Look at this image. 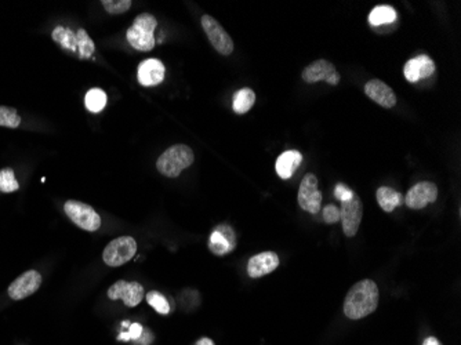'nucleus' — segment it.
Listing matches in <instances>:
<instances>
[{
  "mask_svg": "<svg viewBox=\"0 0 461 345\" xmlns=\"http://www.w3.org/2000/svg\"><path fill=\"white\" fill-rule=\"evenodd\" d=\"M363 91L372 101H375V104H378L385 110L394 108L398 103L394 90L380 79L369 81L363 87Z\"/></svg>",
  "mask_w": 461,
  "mask_h": 345,
  "instance_id": "2eb2a0df",
  "label": "nucleus"
},
{
  "mask_svg": "<svg viewBox=\"0 0 461 345\" xmlns=\"http://www.w3.org/2000/svg\"><path fill=\"white\" fill-rule=\"evenodd\" d=\"M279 267V257L274 252H264L253 256L247 262V274L253 279L262 278Z\"/></svg>",
  "mask_w": 461,
  "mask_h": 345,
  "instance_id": "f3484780",
  "label": "nucleus"
},
{
  "mask_svg": "<svg viewBox=\"0 0 461 345\" xmlns=\"http://www.w3.org/2000/svg\"><path fill=\"white\" fill-rule=\"evenodd\" d=\"M166 75V68L163 62L158 58L144 59L139 66V82L145 87L158 86L163 82Z\"/></svg>",
  "mask_w": 461,
  "mask_h": 345,
  "instance_id": "dca6fc26",
  "label": "nucleus"
},
{
  "mask_svg": "<svg viewBox=\"0 0 461 345\" xmlns=\"http://www.w3.org/2000/svg\"><path fill=\"white\" fill-rule=\"evenodd\" d=\"M108 297L111 300H122L126 307H137L144 298V288L139 282L117 281L108 290Z\"/></svg>",
  "mask_w": 461,
  "mask_h": 345,
  "instance_id": "9b49d317",
  "label": "nucleus"
},
{
  "mask_svg": "<svg viewBox=\"0 0 461 345\" xmlns=\"http://www.w3.org/2000/svg\"><path fill=\"white\" fill-rule=\"evenodd\" d=\"M156 27H158V21L155 16L149 13H143L134 20L132 27L127 29L126 37L133 49L139 52H151L156 45L155 35H153Z\"/></svg>",
  "mask_w": 461,
  "mask_h": 345,
  "instance_id": "7ed1b4c3",
  "label": "nucleus"
},
{
  "mask_svg": "<svg viewBox=\"0 0 461 345\" xmlns=\"http://www.w3.org/2000/svg\"><path fill=\"white\" fill-rule=\"evenodd\" d=\"M197 345H216L214 343H213V340H210V339H201L198 343H197Z\"/></svg>",
  "mask_w": 461,
  "mask_h": 345,
  "instance_id": "473e14b6",
  "label": "nucleus"
},
{
  "mask_svg": "<svg viewBox=\"0 0 461 345\" xmlns=\"http://www.w3.org/2000/svg\"><path fill=\"white\" fill-rule=\"evenodd\" d=\"M397 11L391 6H377L369 14V24L372 27H380L385 24H392L397 21Z\"/></svg>",
  "mask_w": 461,
  "mask_h": 345,
  "instance_id": "4be33fe9",
  "label": "nucleus"
},
{
  "mask_svg": "<svg viewBox=\"0 0 461 345\" xmlns=\"http://www.w3.org/2000/svg\"><path fill=\"white\" fill-rule=\"evenodd\" d=\"M85 104H86V108L90 112H93V114L101 112L107 105V94H105V91L101 90V88L88 90L86 98H85Z\"/></svg>",
  "mask_w": 461,
  "mask_h": 345,
  "instance_id": "5701e85b",
  "label": "nucleus"
},
{
  "mask_svg": "<svg viewBox=\"0 0 461 345\" xmlns=\"http://www.w3.org/2000/svg\"><path fill=\"white\" fill-rule=\"evenodd\" d=\"M20 184L16 180V175L11 169L0 170V192L10 194V192H16Z\"/></svg>",
  "mask_w": 461,
  "mask_h": 345,
  "instance_id": "a878e982",
  "label": "nucleus"
},
{
  "mask_svg": "<svg viewBox=\"0 0 461 345\" xmlns=\"http://www.w3.org/2000/svg\"><path fill=\"white\" fill-rule=\"evenodd\" d=\"M42 285V275L37 271H28L25 274H23L21 276H18L10 286H8V296L18 301V300H24L29 296H32L33 293L37 291V288H40Z\"/></svg>",
  "mask_w": 461,
  "mask_h": 345,
  "instance_id": "ddd939ff",
  "label": "nucleus"
},
{
  "mask_svg": "<svg viewBox=\"0 0 461 345\" xmlns=\"http://www.w3.org/2000/svg\"><path fill=\"white\" fill-rule=\"evenodd\" d=\"M137 252V242L132 236H120L107 245L103 259L108 267H120L134 257Z\"/></svg>",
  "mask_w": 461,
  "mask_h": 345,
  "instance_id": "39448f33",
  "label": "nucleus"
},
{
  "mask_svg": "<svg viewBox=\"0 0 461 345\" xmlns=\"http://www.w3.org/2000/svg\"><path fill=\"white\" fill-rule=\"evenodd\" d=\"M355 192L352 189H349L344 184H337L334 188V197L340 201H346L352 198Z\"/></svg>",
  "mask_w": 461,
  "mask_h": 345,
  "instance_id": "7c9ffc66",
  "label": "nucleus"
},
{
  "mask_svg": "<svg viewBox=\"0 0 461 345\" xmlns=\"http://www.w3.org/2000/svg\"><path fill=\"white\" fill-rule=\"evenodd\" d=\"M363 217V204L361 198L354 194L348 201H342L340 209V221L343 224V230L348 238H352L358 233L361 221Z\"/></svg>",
  "mask_w": 461,
  "mask_h": 345,
  "instance_id": "1a4fd4ad",
  "label": "nucleus"
},
{
  "mask_svg": "<svg viewBox=\"0 0 461 345\" xmlns=\"http://www.w3.org/2000/svg\"><path fill=\"white\" fill-rule=\"evenodd\" d=\"M202 27L209 42L221 56L232 54V52H233L232 37L216 18H213L211 16H207V14L203 16Z\"/></svg>",
  "mask_w": 461,
  "mask_h": 345,
  "instance_id": "6e6552de",
  "label": "nucleus"
},
{
  "mask_svg": "<svg viewBox=\"0 0 461 345\" xmlns=\"http://www.w3.org/2000/svg\"><path fill=\"white\" fill-rule=\"evenodd\" d=\"M301 162H303L301 152L294 151V149L286 151L276 159V163H275L276 174L282 180H288V178H291V175L294 174V172L300 168Z\"/></svg>",
  "mask_w": 461,
  "mask_h": 345,
  "instance_id": "a211bd4d",
  "label": "nucleus"
},
{
  "mask_svg": "<svg viewBox=\"0 0 461 345\" xmlns=\"http://www.w3.org/2000/svg\"><path fill=\"white\" fill-rule=\"evenodd\" d=\"M143 333H144L143 326L139 324V323H133L130 326L129 333H122L119 336V340H124V341H127V340H140V337L143 336Z\"/></svg>",
  "mask_w": 461,
  "mask_h": 345,
  "instance_id": "c756f323",
  "label": "nucleus"
},
{
  "mask_svg": "<svg viewBox=\"0 0 461 345\" xmlns=\"http://www.w3.org/2000/svg\"><path fill=\"white\" fill-rule=\"evenodd\" d=\"M21 124V117L14 108L0 107V126L8 129H17Z\"/></svg>",
  "mask_w": 461,
  "mask_h": 345,
  "instance_id": "bb28decb",
  "label": "nucleus"
},
{
  "mask_svg": "<svg viewBox=\"0 0 461 345\" xmlns=\"http://www.w3.org/2000/svg\"><path fill=\"white\" fill-rule=\"evenodd\" d=\"M423 345H442V344H440V341H439L438 339H435V337H428V339H426V340H424V343H423Z\"/></svg>",
  "mask_w": 461,
  "mask_h": 345,
  "instance_id": "2f4dec72",
  "label": "nucleus"
},
{
  "mask_svg": "<svg viewBox=\"0 0 461 345\" xmlns=\"http://www.w3.org/2000/svg\"><path fill=\"white\" fill-rule=\"evenodd\" d=\"M436 199H438V187L431 181H420L407 191L404 203L409 209L421 210Z\"/></svg>",
  "mask_w": 461,
  "mask_h": 345,
  "instance_id": "9d476101",
  "label": "nucleus"
},
{
  "mask_svg": "<svg viewBox=\"0 0 461 345\" xmlns=\"http://www.w3.org/2000/svg\"><path fill=\"white\" fill-rule=\"evenodd\" d=\"M255 103H256V93L247 87L242 88L233 97V103H232L233 112L236 115H245L253 108Z\"/></svg>",
  "mask_w": 461,
  "mask_h": 345,
  "instance_id": "aec40b11",
  "label": "nucleus"
},
{
  "mask_svg": "<svg viewBox=\"0 0 461 345\" xmlns=\"http://www.w3.org/2000/svg\"><path fill=\"white\" fill-rule=\"evenodd\" d=\"M433 72H435V64L433 58L426 54L412 58L404 64V78L410 83H417L423 79H427L433 76Z\"/></svg>",
  "mask_w": 461,
  "mask_h": 345,
  "instance_id": "4468645a",
  "label": "nucleus"
},
{
  "mask_svg": "<svg viewBox=\"0 0 461 345\" xmlns=\"http://www.w3.org/2000/svg\"><path fill=\"white\" fill-rule=\"evenodd\" d=\"M146 303L161 315H168L170 312V305L166 297L159 291H149L146 294Z\"/></svg>",
  "mask_w": 461,
  "mask_h": 345,
  "instance_id": "393cba45",
  "label": "nucleus"
},
{
  "mask_svg": "<svg viewBox=\"0 0 461 345\" xmlns=\"http://www.w3.org/2000/svg\"><path fill=\"white\" fill-rule=\"evenodd\" d=\"M303 81L305 83L314 85L320 81H325L330 86H337L342 81L340 74L337 72L334 64L329 62L327 59H317L315 62L310 64L304 71H303Z\"/></svg>",
  "mask_w": 461,
  "mask_h": 345,
  "instance_id": "0eeeda50",
  "label": "nucleus"
},
{
  "mask_svg": "<svg viewBox=\"0 0 461 345\" xmlns=\"http://www.w3.org/2000/svg\"><path fill=\"white\" fill-rule=\"evenodd\" d=\"M64 210L69 220L82 230L94 232L101 227V217L97 211L86 203L79 201H68Z\"/></svg>",
  "mask_w": 461,
  "mask_h": 345,
  "instance_id": "20e7f679",
  "label": "nucleus"
},
{
  "mask_svg": "<svg viewBox=\"0 0 461 345\" xmlns=\"http://www.w3.org/2000/svg\"><path fill=\"white\" fill-rule=\"evenodd\" d=\"M101 4L110 14H122L126 13L132 7L130 0H103Z\"/></svg>",
  "mask_w": 461,
  "mask_h": 345,
  "instance_id": "cd10ccee",
  "label": "nucleus"
},
{
  "mask_svg": "<svg viewBox=\"0 0 461 345\" xmlns=\"http://www.w3.org/2000/svg\"><path fill=\"white\" fill-rule=\"evenodd\" d=\"M236 247V236L232 227L223 224L216 227L209 238V249L216 256H227Z\"/></svg>",
  "mask_w": 461,
  "mask_h": 345,
  "instance_id": "f8f14e48",
  "label": "nucleus"
},
{
  "mask_svg": "<svg viewBox=\"0 0 461 345\" xmlns=\"http://www.w3.org/2000/svg\"><path fill=\"white\" fill-rule=\"evenodd\" d=\"M322 216H323V221L326 224H336L340 221V209L334 204H327L322 210Z\"/></svg>",
  "mask_w": 461,
  "mask_h": 345,
  "instance_id": "c85d7f7f",
  "label": "nucleus"
},
{
  "mask_svg": "<svg viewBox=\"0 0 461 345\" xmlns=\"http://www.w3.org/2000/svg\"><path fill=\"white\" fill-rule=\"evenodd\" d=\"M375 198L385 213H392L404 201L402 194L390 187H380L375 192Z\"/></svg>",
  "mask_w": 461,
  "mask_h": 345,
  "instance_id": "6ab92c4d",
  "label": "nucleus"
},
{
  "mask_svg": "<svg viewBox=\"0 0 461 345\" xmlns=\"http://www.w3.org/2000/svg\"><path fill=\"white\" fill-rule=\"evenodd\" d=\"M76 37H78V54H79V58L81 59H88L94 54V50H95L93 39L88 36V33L83 28L78 29Z\"/></svg>",
  "mask_w": 461,
  "mask_h": 345,
  "instance_id": "b1692460",
  "label": "nucleus"
},
{
  "mask_svg": "<svg viewBox=\"0 0 461 345\" xmlns=\"http://www.w3.org/2000/svg\"><path fill=\"white\" fill-rule=\"evenodd\" d=\"M380 291L372 279H363L349 288L344 300V314L352 320L369 317L378 307Z\"/></svg>",
  "mask_w": 461,
  "mask_h": 345,
  "instance_id": "f257e3e1",
  "label": "nucleus"
},
{
  "mask_svg": "<svg viewBox=\"0 0 461 345\" xmlns=\"http://www.w3.org/2000/svg\"><path fill=\"white\" fill-rule=\"evenodd\" d=\"M53 40L58 43L64 50H69L72 53L78 52V37L76 32L65 27H56L52 33Z\"/></svg>",
  "mask_w": 461,
  "mask_h": 345,
  "instance_id": "412c9836",
  "label": "nucleus"
},
{
  "mask_svg": "<svg viewBox=\"0 0 461 345\" xmlns=\"http://www.w3.org/2000/svg\"><path fill=\"white\" fill-rule=\"evenodd\" d=\"M195 160L194 151L188 145L177 144L166 149L156 162L158 172L169 178L178 177Z\"/></svg>",
  "mask_w": 461,
  "mask_h": 345,
  "instance_id": "f03ea898",
  "label": "nucleus"
},
{
  "mask_svg": "<svg viewBox=\"0 0 461 345\" xmlns=\"http://www.w3.org/2000/svg\"><path fill=\"white\" fill-rule=\"evenodd\" d=\"M297 201L298 206L310 214H317L320 211L322 194L317 189V178L315 174L308 172L304 175L298 188Z\"/></svg>",
  "mask_w": 461,
  "mask_h": 345,
  "instance_id": "423d86ee",
  "label": "nucleus"
}]
</instances>
